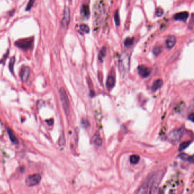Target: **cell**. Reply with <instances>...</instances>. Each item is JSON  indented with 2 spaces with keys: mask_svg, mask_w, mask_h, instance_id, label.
I'll return each instance as SVG.
<instances>
[{
  "mask_svg": "<svg viewBox=\"0 0 194 194\" xmlns=\"http://www.w3.org/2000/svg\"><path fill=\"white\" fill-rule=\"evenodd\" d=\"M163 176V171H158L155 173L153 174V175H151V184L150 187L149 194H155L159 185L161 180Z\"/></svg>",
  "mask_w": 194,
  "mask_h": 194,
  "instance_id": "6da1fadb",
  "label": "cell"
},
{
  "mask_svg": "<svg viewBox=\"0 0 194 194\" xmlns=\"http://www.w3.org/2000/svg\"><path fill=\"white\" fill-rule=\"evenodd\" d=\"M59 93L60 99L61 100V103H62L63 108L64 109V111L66 115H68L70 114V101L68 99V96L63 88H60Z\"/></svg>",
  "mask_w": 194,
  "mask_h": 194,
  "instance_id": "7a4b0ae2",
  "label": "cell"
},
{
  "mask_svg": "<svg viewBox=\"0 0 194 194\" xmlns=\"http://www.w3.org/2000/svg\"><path fill=\"white\" fill-rule=\"evenodd\" d=\"M119 69L121 74H124L129 70V57L127 54L123 53L119 61Z\"/></svg>",
  "mask_w": 194,
  "mask_h": 194,
  "instance_id": "3957f363",
  "label": "cell"
},
{
  "mask_svg": "<svg viewBox=\"0 0 194 194\" xmlns=\"http://www.w3.org/2000/svg\"><path fill=\"white\" fill-rule=\"evenodd\" d=\"M34 38L33 37L21 39L15 42V45L19 48L28 50L33 47Z\"/></svg>",
  "mask_w": 194,
  "mask_h": 194,
  "instance_id": "277c9868",
  "label": "cell"
},
{
  "mask_svg": "<svg viewBox=\"0 0 194 194\" xmlns=\"http://www.w3.org/2000/svg\"><path fill=\"white\" fill-rule=\"evenodd\" d=\"M183 135V131L182 129L179 130H175L172 131L168 136V139L169 141L173 144L178 143L182 136Z\"/></svg>",
  "mask_w": 194,
  "mask_h": 194,
  "instance_id": "5b68a950",
  "label": "cell"
},
{
  "mask_svg": "<svg viewBox=\"0 0 194 194\" xmlns=\"http://www.w3.org/2000/svg\"><path fill=\"white\" fill-rule=\"evenodd\" d=\"M41 176L39 174H34L30 175L26 180V183L28 186H35L39 183L41 181Z\"/></svg>",
  "mask_w": 194,
  "mask_h": 194,
  "instance_id": "8992f818",
  "label": "cell"
},
{
  "mask_svg": "<svg viewBox=\"0 0 194 194\" xmlns=\"http://www.w3.org/2000/svg\"><path fill=\"white\" fill-rule=\"evenodd\" d=\"M71 19L70 9L68 7L65 6L63 10V16L62 20V26L63 28H66L70 24Z\"/></svg>",
  "mask_w": 194,
  "mask_h": 194,
  "instance_id": "52a82bcc",
  "label": "cell"
},
{
  "mask_svg": "<svg viewBox=\"0 0 194 194\" xmlns=\"http://www.w3.org/2000/svg\"><path fill=\"white\" fill-rule=\"evenodd\" d=\"M30 74V69L27 66H23L19 72V76L23 82H26Z\"/></svg>",
  "mask_w": 194,
  "mask_h": 194,
  "instance_id": "ba28073f",
  "label": "cell"
},
{
  "mask_svg": "<svg viewBox=\"0 0 194 194\" xmlns=\"http://www.w3.org/2000/svg\"><path fill=\"white\" fill-rule=\"evenodd\" d=\"M151 175L149 176L147 179L143 183V184L140 186L136 194H147L149 185L150 181Z\"/></svg>",
  "mask_w": 194,
  "mask_h": 194,
  "instance_id": "9c48e42d",
  "label": "cell"
},
{
  "mask_svg": "<svg viewBox=\"0 0 194 194\" xmlns=\"http://www.w3.org/2000/svg\"><path fill=\"white\" fill-rule=\"evenodd\" d=\"M138 71L139 74L144 78L147 77L150 75V72H151L149 68H147V66L143 65H140L138 67Z\"/></svg>",
  "mask_w": 194,
  "mask_h": 194,
  "instance_id": "30bf717a",
  "label": "cell"
},
{
  "mask_svg": "<svg viewBox=\"0 0 194 194\" xmlns=\"http://www.w3.org/2000/svg\"><path fill=\"white\" fill-rule=\"evenodd\" d=\"M176 38L173 35L169 36L166 40V46L167 48H172L176 43Z\"/></svg>",
  "mask_w": 194,
  "mask_h": 194,
  "instance_id": "8fae6325",
  "label": "cell"
},
{
  "mask_svg": "<svg viewBox=\"0 0 194 194\" xmlns=\"http://www.w3.org/2000/svg\"><path fill=\"white\" fill-rule=\"evenodd\" d=\"M189 13L188 12H181L176 14L174 16V18L175 20L177 21H185L189 17Z\"/></svg>",
  "mask_w": 194,
  "mask_h": 194,
  "instance_id": "7c38bea8",
  "label": "cell"
},
{
  "mask_svg": "<svg viewBox=\"0 0 194 194\" xmlns=\"http://www.w3.org/2000/svg\"><path fill=\"white\" fill-rule=\"evenodd\" d=\"M162 85H163V81L161 79L157 80L153 82L152 87H151V89L154 92H156L157 90H158L159 89H160L162 87Z\"/></svg>",
  "mask_w": 194,
  "mask_h": 194,
  "instance_id": "4fadbf2b",
  "label": "cell"
},
{
  "mask_svg": "<svg viewBox=\"0 0 194 194\" xmlns=\"http://www.w3.org/2000/svg\"><path fill=\"white\" fill-rule=\"evenodd\" d=\"M7 133L9 136V138L11 140V142H13L14 144H18V139L15 136V135L14 134V132L10 129V128H8L7 129Z\"/></svg>",
  "mask_w": 194,
  "mask_h": 194,
  "instance_id": "5bb4252c",
  "label": "cell"
},
{
  "mask_svg": "<svg viewBox=\"0 0 194 194\" xmlns=\"http://www.w3.org/2000/svg\"><path fill=\"white\" fill-rule=\"evenodd\" d=\"M81 14L86 18H88L90 14V9L88 5H84L81 9Z\"/></svg>",
  "mask_w": 194,
  "mask_h": 194,
  "instance_id": "9a60e30c",
  "label": "cell"
},
{
  "mask_svg": "<svg viewBox=\"0 0 194 194\" xmlns=\"http://www.w3.org/2000/svg\"><path fill=\"white\" fill-rule=\"evenodd\" d=\"M115 85V79L113 77L110 76L108 77L106 81V86L108 88L112 89Z\"/></svg>",
  "mask_w": 194,
  "mask_h": 194,
  "instance_id": "2e32d148",
  "label": "cell"
},
{
  "mask_svg": "<svg viewBox=\"0 0 194 194\" xmlns=\"http://www.w3.org/2000/svg\"><path fill=\"white\" fill-rule=\"evenodd\" d=\"M92 142L96 146H100L102 144V139L98 134H96L93 136Z\"/></svg>",
  "mask_w": 194,
  "mask_h": 194,
  "instance_id": "e0dca14e",
  "label": "cell"
},
{
  "mask_svg": "<svg viewBox=\"0 0 194 194\" xmlns=\"http://www.w3.org/2000/svg\"><path fill=\"white\" fill-rule=\"evenodd\" d=\"M179 157L181 159L184 160V161H188L190 163H193L194 162V158L193 156H189L186 154L182 153L179 155Z\"/></svg>",
  "mask_w": 194,
  "mask_h": 194,
  "instance_id": "ac0fdd59",
  "label": "cell"
},
{
  "mask_svg": "<svg viewBox=\"0 0 194 194\" xmlns=\"http://www.w3.org/2000/svg\"><path fill=\"white\" fill-rule=\"evenodd\" d=\"M58 143V146H60V147L63 146H64V145H65V144H66V139H65V136H64V134L63 132H62L60 134Z\"/></svg>",
  "mask_w": 194,
  "mask_h": 194,
  "instance_id": "d6986e66",
  "label": "cell"
},
{
  "mask_svg": "<svg viewBox=\"0 0 194 194\" xmlns=\"http://www.w3.org/2000/svg\"><path fill=\"white\" fill-rule=\"evenodd\" d=\"M140 161V157L138 155H132L130 157V162L132 164H137Z\"/></svg>",
  "mask_w": 194,
  "mask_h": 194,
  "instance_id": "ffe728a7",
  "label": "cell"
},
{
  "mask_svg": "<svg viewBox=\"0 0 194 194\" xmlns=\"http://www.w3.org/2000/svg\"><path fill=\"white\" fill-rule=\"evenodd\" d=\"M191 142L190 141H187V142H184L182 143L179 147V151H182L185 150L191 144Z\"/></svg>",
  "mask_w": 194,
  "mask_h": 194,
  "instance_id": "44dd1931",
  "label": "cell"
},
{
  "mask_svg": "<svg viewBox=\"0 0 194 194\" xmlns=\"http://www.w3.org/2000/svg\"><path fill=\"white\" fill-rule=\"evenodd\" d=\"M15 61V57H12L10 58L9 64V68L10 69V71L13 73V70H14V63Z\"/></svg>",
  "mask_w": 194,
  "mask_h": 194,
  "instance_id": "7402d4cb",
  "label": "cell"
},
{
  "mask_svg": "<svg viewBox=\"0 0 194 194\" xmlns=\"http://www.w3.org/2000/svg\"><path fill=\"white\" fill-rule=\"evenodd\" d=\"M114 21H115L116 25L118 26L120 25V19L119 13H118V10H117L115 11V13H114Z\"/></svg>",
  "mask_w": 194,
  "mask_h": 194,
  "instance_id": "603a6c76",
  "label": "cell"
},
{
  "mask_svg": "<svg viewBox=\"0 0 194 194\" xmlns=\"http://www.w3.org/2000/svg\"><path fill=\"white\" fill-rule=\"evenodd\" d=\"M162 49H163L161 46H156L153 49V52L155 55L157 56L162 52Z\"/></svg>",
  "mask_w": 194,
  "mask_h": 194,
  "instance_id": "cb8c5ba5",
  "label": "cell"
},
{
  "mask_svg": "<svg viewBox=\"0 0 194 194\" xmlns=\"http://www.w3.org/2000/svg\"><path fill=\"white\" fill-rule=\"evenodd\" d=\"M80 30L86 33H88L90 32V27L85 24H82L80 25Z\"/></svg>",
  "mask_w": 194,
  "mask_h": 194,
  "instance_id": "d4e9b609",
  "label": "cell"
},
{
  "mask_svg": "<svg viewBox=\"0 0 194 194\" xmlns=\"http://www.w3.org/2000/svg\"><path fill=\"white\" fill-rule=\"evenodd\" d=\"M133 42H134V39L133 38H128L126 39L125 41V42H124L125 46H126V47H129V46H132L133 45Z\"/></svg>",
  "mask_w": 194,
  "mask_h": 194,
  "instance_id": "484cf974",
  "label": "cell"
},
{
  "mask_svg": "<svg viewBox=\"0 0 194 194\" xmlns=\"http://www.w3.org/2000/svg\"><path fill=\"white\" fill-rule=\"evenodd\" d=\"M35 0H29V1L27 3V5L26 7V11H29L31 10V9L32 8V7L33 6L34 2H35Z\"/></svg>",
  "mask_w": 194,
  "mask_h": 194,
  "instance_id": "4316f807",
  "label": "cell"
},
{
  "mask_svg": "<svg viewBox=\"0 0 194 194\" xmlns=\"http://www.w3.org/2000/svg\"><path fill=\"white\" fill-rule=\"evenodd\" d=\"M106 54V48L105 47H102V49H101L100 53H99V56H98V58L100 60H102V59L103 58V57H104V56Z\"/></svg>",
  "mask_w": 194,
  "mask_h": 194,
  "instance_id": "83f0119b",
  "label": "cell"
},
{
  "mask_svg": "<svg viewBox=\"0 0 194 194\" xmlns=\"http://www.w3.org/2000/svg\"><path fill=\"white\" fill-rule=\"evenodd\" d=\"M155 13H156V15H157V17H160L162 16V15L163 14V10L162 9L160 8V7H159V8H158V9H157V10H156Z\"/></svg>",
  "mask_w": 194,
  "mask_h": 194,
  "instance_id": "f1b7e54d",
  "label": "cell"
},
{
  "mask_svg": "<svg viewBox=\"0 0 194 194\" xmlns=\"http://www.w3.org/2000/svg\"><path fill=\"white\" fill-rule=\"evenodd\" d=\"M82 124L84 127H87L89 126V123L86 119H83L82 122Z\"/></svg>",
  "mask_w": 194,
  "mask_h": 194,
  "instance_id": "f546056e",
  "label": "cell"
},
{
  "mask_svg": "<svg viewBox=\"0 0 194 194\" xmlns=\"http://www.w3.org/2000/svg\"><path fill=\"white\" fill-rule=\"evenodd\" d=\"M189 119L190 120H191L192 122H194V114H193V113H192L190 115V116H189Z\"/></svg>",
  "mask_w": 194,
  "mask_h": 194,
  "instance_id": "4dcf8cb0",
  "label": "cell"
},
{
  "mask_svg": "<svg viewBox=\"0 0 194 194\" xmlns=\"http://www.w3.org/2000/svg\"><path fill=\"white\" fill-rule=\"evenodd\" d=\"M47 123H48V124L49 125H52V124H53V120H52V119H50V122H49V120H47Z\"/></svg>",
  "mask_w": 194,
  "mask_h": 194,
  "instance_id": "1f68e13d",
  "label": "cell"
},
{
  "mask_svg": "<svg viewBox=\"0 0 194 194\" xmlns=\"http://www.w3.org/2000/svg\"><path fill=\"white\" fill-rule=\"evenodd\" d=\"M14 12H15V10H11V11L9 13V14H10V16H12V15L14 14Z\"/></svg>",
  "mask_w": 194,
  "mask_h": 194,
  "instance_id": "d6a6232c",
  "label": "cell"
},
{
  "mask_svg": "<svg viewBox=\"0 0 194 194\" xmlns=\"http://www.w3.org/2000/svg\"><path fill=\"white\" fill-rule=\"evenodd\" d=\"M70 1H71V0H70Z\"/></svg>",
  "mask_w": 194,
  "mask_h": 194,
  "instance_id": "836d02e7",
  "label": "cell"
}]
</instances>
